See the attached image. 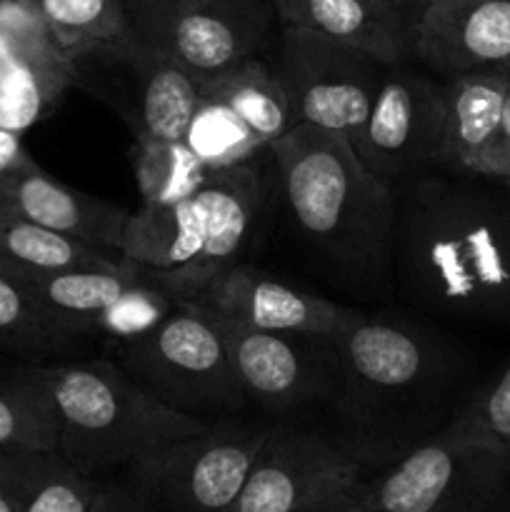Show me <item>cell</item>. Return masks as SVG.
Returning a JSON list of instances; mask_svg holds the SVG:
<instances>
[{
	"label": "cell",
	"mask_w": 510,
	"mask_h": 512,
	"mask_svg": "<svg viewBox=\"0 0 510 512\" xmlns=\"http://www.w3.org/2000/svg\"><path fill=\"white\" fill-rule=\"evenodd\" d=\"M90 512H153V505L135 488H125V485H115L105 480L100 498L95 500Z\"/></svg>",
	"instance_id": "d6a6232c"
},
{
	"label": "cell",
	"mask_w": 510,
	"mask_h": 512,
	"mask_svg": "<svg viewBox=\"0 0 510 512\" xmlns=\"http://www.w3.org/2000/svg\"><path fill=\"white\" fill-rule=\"evenodd\" d=\"M45 375L58 410V453L93 478L210 425L160 403L110 358L53 365Z\"/></svg>",
	"instance_id": "277c9868"
},
{
	"label": "cell",
	"mask_w": 510,
	"mask_h": 512,
	"mask_svg": "<svg viewBox=\"0 0 510 512\" xmlns=\"http://www.w3.org/2000/svg\"><path fill=\"white\" fill-rule=\"evenodd\" d=\"M423 3H428V0H410V5H413V8H415V10H418V8H420V5H423Z\"/></svg>",
	"instance_id": "f35d334b"
},
{
	"label": "cell",
	"mask_w": 510,
	"mask_h": 512,
	"mask_svg": "<svg viewBox=\"0 0 510 512\" xmlns=\"http://www.w3.org/2000/svg\"><path fill=\"white\" fill-rule=\"evenodd\" d=\"M508 190H510V188H508Z\"/></svg>",
	"instance_id": "60d3db41"
},
{
	"label": "cell",
	"mask_w": 510,
	"mask_h": 512,
	"mask_svg": "<svg viewBox=\"0 0 510 512\" xmlns=\"http://www.w3.org/2000/svg\"><path fill=\"white\" fill-rule=\"evenodd\" d=\"M133 173L143 205H170L198 193L210 170L185 140H133Z\"/></svg>",
	"instance_id": "4316f807"
},
{
	"label": "cell",
	"mask_w": 510,
	"mask_h": 512,
	"mask_svg": "<svg viewBox=\"0 0 510 512\" xmlns=\"http://www.w3.org/2000/svg\"><path fill=\"white\" fill-rule=\"evenodd\" d=\"M73 88L108 105L133 140H185L198 105V80L138 33L70 58Z\"/></svg>",
	"instance_id": "52a82bcc"
},
{
	"label": "cell",
	"mask_w": 510,
	"mask_h": 512,
	"mask_svg": "<svg viewBox=\"0 0 510 512\" xmlns=\"http://www.w3.org/2000/svg\"><path fill=\"white\" fill-rule=\"evenodd\" d=\"M443 435L483 443L510 458V363L490 383L475 390Z\"/></svg>",
	"instance_id": "f546056e"
},
{
	"label": "cell",
	"mask_w": 510,
	"mask_h": 512,
	"mask_svg": "<svg viewBox=\"0 0 510 512\" xmlns=\"http://www.w3.org/2000/svg\"><path fill=\"white\" fill-rule=\"evenodd\" d=\"M280 25H298L353 45L385 65L413 60V18L373 0H273Z\"/></svg>",
	"instance_id": "ffe728a7"
},
{
	"label": "cell",
	"mask_w": 510,
	"mask_h": 512,
	"mask_svg": "<svg viewBox=\"0 0 510 512\" xmlns=\"http://www.w3.org/2000/svg\"><path fill=\"white\" fill-rule=\"evenodd\" d=\"M273 70L288 95L295 125L350 135L368 115L385 63L315 30L280 25Z\"/></svg>",
	"instance_id": "8fae6325"
},
{
	"label": "cell",
	"mask_w": 510,
	"mask_h": 512,
	"mask_svg": "<svg viewBox=\"0 0 510 512\" xmlns=\"http://www.w3.org/2000/svg\"><path fill=\"white\" fill-rule=\"evenodd\" d=\"M208 220L200 190L170 205H140L125 223L120 255L128 268L158 283L178 300L193 303L203 293V260Z\"/></svg>",
	"instance_id": "2e32d148"
},
{
	"label": "cell",
	"mask_w": 510,
	"mask_h": 512,
	"mask_svg": "<svg viewBox=\"0 0 510 512\" xmlns=\"http://www.w3.org/2000/svg\"><path fill=\"white\" fill-rule=\"evenodd\" d=\"M58 435V410L45 368L0 370V453H53Z\"/></svg>",
	"instance_id": "484cf974"
},
{
	"label": "cell",
	"mask_w": 510,
	"mask_h": 512,
	"mask_svg": "<svg viewBox=\"0 0 510 512\" xmlns=\"http://www.w3.org/2000/svg\"><path fill=\"white\" fill-rule=\"evenodd\" d=\"M8 190L10 210L23 218L120 255L125 223L130 218L128 210L120 205L68 188L35 163L8 175Z\"/></svg>",
	"instance_id": "ac0fdd59"
},
{
	"label": "cell",
	"mask_w": 510,
	"mask_h": 512,
	"mask_svg": "<svg viewBox=\"0 0 510 512\" xmlns=\"http://www.w3.org/2000/svg\"><path fill=\"white\" fill-rule=\"evenodd\" d=\"M473 373V353L425 315L350 308L335 333L328 428L375 473L453 423Z\"/></svg>",
	"instance_id": "6da1fadb"
},
{
	"label": "cell",
	"mask_w": 510,
	"mask_h": 512,
	"mask_svg": "<svg viewBox=\"0 0 510 512\" xmlns=\"http://www.w3.org/2000/svg\"><path fill=\"white\" fill-rule=\"evenodd\" d=\"M175 0H123L128 18L133 23V30L143 40L153 43L158 35L160 25H163L165 15L173 8Z\"/></svg>",
	"instance_id": "1f68e13d"
},
{
	"label": "cell",
	"mask_w": 510,
	"mask_h": 512,
	"mask_svg": "<svg viewBox=\"0 0 510 512\" xmlns=\"http://www.w3.org/2000/svg\"><path fill=\"white\" fill-rule=\"evenodd\" d=\"M0 512H20L18 503H15V498H13V493L5 488L3 480H0Z\"/></svg>",
	"instance_id": "d590c367"
},
{
	"label": "cell",
	"mask_w": 510,
	"mask_h": 512,
	"mask_svg": "<svg viewBox=\"0 0 510 512\" xmlns=\"http://www.w3.org/2000/svg\"><path fill=\"white\" fill-rule=\"evenodd\" d=\"M508 88L510 68L505 65L468 70L443 80V173L480 178L485 155L498 135Z\"/></svg>",
	"instance_id": "d6986e66"
},
{
	"label": "cell",
	"mask_w": 510,
	"mask_h": 512,
	"mask_svg": "<svg viewBox=\"0 0 510 512\" xmlns=\"http://www.w3.org/2000/svg\"><path fill=\"white\" fill-rule=\"evenodd\" d=\"M198 93L213 100L243 130L258 153L268 150L295 125L283 83L260 58H250L225 73L198 80Z\"/></svg>",
	"instance_id": "7402d4cb"
},
{
	"label": "cell",
	"mask_w": 510,
	"mask_h": 512,
	"mask_svg": "<svg viewBox=\"0 0 510 512\" xmlns=\"http://www.w3.org/2000/svg\"><path fill=\"white\" fill-rule=\"evenodd\" d=\"M120 265H123V255L55 233L23 218L15 210L0 213V270L20 283L68 273V270H113Z\"/></svg>",
	"instance_id": "603a6c76"
},
{
	"label": "cell",
	"mask_w": 510,
	"mask_h": 512,
	"mask_svg": "<svg viewBox=\"0 0 510 512\" xmlns=\"http://www.w3.org/2000/svg\"><path fill=\"white\" fill-rule=\"evenodd\" d=\"M413 58L440 80L510 65V0H428L413 15Z\"/></svg>",
	"instance_id": "9a60e30c"
},
{
	"label": "cell",
	"mask_w": 510,
	"mask_h": 512,
	"mask_svg": "<svg viewBox=\"0 0 510 512\" xmlns=\"http://www.w3.org/2000/svg\"><path fill=\"white\" fill-rule=\"evenodd\" d=\"M370 470L325 425L280 418L230 512H323L355 498Z\"/></svg>",
	"instance_id": "9c48e42d"
},
{
	"label": "cell",
	"mask_w": 510,
	"mask_h": 512,
	"mask_svg": "<svg viewBox=\"0 0 510 512\" xmlns=\"http://www.w3.org/2000/svg\"><path fill=\"white\" fill-rule=\"evenodd\" d=\"M365 512H510V458L438 433L363 480Z\"/></svg>",
	"instance_id": "8992f818"
},
{
	"label": "cell",
	"mask_w": 510,
	"mask_h": 512,
	"mask_svg": "<svg viewBox=\"0 0 510 512\" xmlns=\"http://www.w3.org/2000/svg\"><path fill=\"white\" fill-rule=\"evenodd\" d=\"M68 340L33 293L0 270V345L28 353H53Z\"/></svg>",
	"instance_id": "f1b7e54d"
},
{
	"label": "cell",
	"mask_w": 510,
	"mask_h": 512,
	"mask_svg": "<svg viewBox=\"0 0 510 512\" xmlns=\"http://www.w3.org/2000/svg\"><path fill=\"white\" fill-rule=\"evenodd\" d=\"M113 355L160 403L205 423L235 418L250 408L223 338L198 303L180 300L155 328L115 340Z\"/></svg>",
	"instance_id": "5b68a950"
},
{
	"label": "cell",
	"mask_w": 510,
	"mask_h": 512,
	"mask_svg": "<svg viewBox=\"0 0 510 512\" xmlns=\"http://www.w3.org/2000/svg\"><path fill=\"white\" fill-rule=\"evenodd\" d=\"M73 88L70 60L30 0H0V128L23 133Z\"/></svg>",
	"instance_id": "5bb4252c"
},
{
	"label": "cell",
	"mask_w": 510,
	"mask_h": 512,
	"mask_svg": "<svg viewBox=\"0 0 510 512\" xmlns=\"http://www.w3.org/2000/svg\"><path fill=\"white\" fill-rule=\"evenodd\" d=\"M480 178L493 180V183L503 185V188H510V88L508 95H505L498 135H495L493 145H490L488 155H485Z\"/></svg>",
	"instance_id": "4dcf8cb0"
},
{
	"label": "cell",
	"mask_w": 510,
	"mask_h": 512,
	"mask_svg": "<svg viewBox=\"0 0 510 512\" xmlns=\"http://www.w3.org/2000/svg\"><path fill=\"white\" fill-rule=\"evenodd\" d=\"M0 480L20 512H90L105 483L75 468L58 450L0 453Z\"/></svg>",
	"instance_id": "cb8c5ba5"
},
{
	"label": "cell",
	"mask_w": 510,
	"mask_h": 512,
	"mask_svg": "<svg viewBox=\"0 0 510 512\" xmlns=\"http://www.w3.org/2000/svg\"><path fill=\"white\" fill-rule=\"evenodd\" d=\"M508 68H510V65H508Z\"/></svg>",
	"instance_id": "ab89813d"
},
{
	"label": "cell",
	"mask_w": 510,
	"mask_h": 512,
	"mask_svg": "<svg viewBox=\"0 0 510 512\" xmlns=\"http://www.w3.org/2000/svg\"><path fill=\"white\" fill-rule=\"evenodd\" d=\"M323 512H365V510H360L358 505H355V500H348L345 505H338V508H330V510H323Z\"/></svg>",
	"instance_id": "74e56055"
},
{
	"label": "cell",
	"mask_w": 510,
	"mask_h": 512,
	"mask_svg": "<svg viewBox=\"0 0 510 512\" xmlns=\"http://www.w3.org/2000/svg\"><path fill=\"white\" fill-rule=\"evenodd\" d=\"M10 210V190H8V178L0 175V213Z\"/></svg>",
	"instance_id": "8d00e7d4"
},
{
	"label": "cell",
	"mask_w": 510,
	"mask_h": 512,
	"mask_svg": "<svg viewBox=\"0 0 510 512\" xmlns=\"http://www.w3.org/2000/svg\"><path fill=\"white\" fill-rule=\"evenodd\" d=\"M275 20L273 0H175L153 45L195 80L213 78L258 58Z\"/></svg>",
	"instance_id": "4fadbf2b"
},
{
	"label": "cell",
	"mask_w": 510,
	"mask_h": 512,
	"mask_svg": "<svg viewBox=\"0 0 510 512\" xmlns=\"http://www.w3.org/2000/svg\"><path fill=\"white\" fill-rule=\"evenodd\" d=\"M65 58L133 35L123 0H30Z\"/></svg>",
	"instance_id": "83f0119b"
},
{
	"label": "cell",
	"mask_w": 510,
	"mask_h": 512,
	"mask_svg": "<svg viewBox=\"0 0 510 512\" xmlns=\"http://www.w3.org/2000/svg\"><path fill=\"white\" fill-rule=\"evenodd\" d=\"M193 303L260 330L318 338H333L350 310L245 263L223 270Z\"/></svg>",
	"instance_id": "e0dca14e"
},
{
	"label": "cell",
	"mask_w": 510,
	"mask_h": 512,
	"mask_svg": "<svg viewBox=\"0 0 510 512\" xmlns=\"http://www.w3.org/2000/svg\"><path fill=\"white\" fill-rule=\"evenodd\" d=\"M275 420L220 418L125 468L130 488L163 512H230Z\"/></svg>",
	"instance_id": "ba28073f"
},
{
	"label": "cell",
	"mask_w": 510,
	"mask_h": 512,
	"mask_svg": "<svg viewBox=\"0 0 510 512\" xmlns=\"http://www.w3.org/2000/svg\"><path fill=\"white\" fill-rule=\"evenodd\" d=\"M205 313L223 338L250 405L280 420L328 403L335 383V335L273 333L213 310Z\"/></svg>",
	"instance_id": "7c38bea8"
},
{
	"label": "cell",
	"mask_w": 510,
	"mask_h": 512,
	"mask_svg": "<svg viewBox=\"0 0 510 512\" xmlns=\"http://www.w3.org/2000/svg\"><path fill=\"white\" fill-rule=\"evenodd\" d=\"M363 168L390 190L435 173L443 163V80L408 63L385 65L368 115L348 135Z\"/></svg>",
	"instance_id": "30bf717a"
},
{
	"label": "cell",
	"mask_w": 510,
	"mask_h": 512,
	"mask_svg": "<svg viewBox=\"0 0 510 512\" xmlns=\"http://www.w3.org/2000/svg\"><path fill=\"white\" fill-rule=\"evenodd\" d=\"M200 198L208 220L203 260H200V278L205 290L223 270L240 263V255L255 238L268 190L258 165L248 160L233 168L210 170L205 183L200 185Z\"/></svg>",
	"instance_id": "44dd1931"
},
{
	"label": "cell",
	"mask_w": 510,
	"mask_h": 512,
	"mask_svg": "<svg viewBox=\"0 0 510 512\" xmlns=\"http://www.w3.org/2000/svg\"><path fill=\"white\" fill-rule=\"evenodd\" d=\"M140 280L143 275L123 263L113 270H68V273L48 275V278L23 280V285L43 305L55 325L73 340L78 335H93L98 320L118 300H123Z\"/></svg>",
	"instance_id": "d4e9b609"
},
{
	"label": "cell",
	"mask_w": 510,
	"mask_h": 512,
	"mask_svg": "<svg viewBox=\"0 0 510 512\" xmlns=\"http://www.w3.org/2000/svg\"><path fill=\"white\" fill-rule=\"evenodd\" d=\"M373 3L383 5V8L393 10V13L408 15V18H413V15H415V8L410 5V0H373Z\"/></svg>",
	"instance_id": "e575fe53"
},
{
	"label": "cell",
	"mask_w": 510,
	"mask_h": 512,
	"mask_svg": "<svg viewBox=\"0 0 510 512\" xmlns=\"http://www.w3.org/2000/svg\"><path fill=\"white\" fill-rule=\"evenodd\" d=\"M395 298L430 320L510 325V190L443 170L400 185Z\"/></svg>",
	"instance_id": "7a4b0ae2"
},
{
	"label": "cell",
	"mask_w": 510,
	"mask_h": 512,
	"mask_svg": "<svg viewBox=\"0 0 510 512\" xmlns=\"http://www.w3.org/2000/svg\"><path fill=\"white\" fill-rule=\"evenodd\" d=\"M28 165H33V158L25 153L20 135L13 133V130L0 128V175L8 178V175L28 168Z\"/></svg>",
	"instance_id": "836d02e7"
},
{
	"label": "cell",
	"mask_w": 510,
	"mask_h": 512,
	"mask_svg": "<svg viewBox=\"0 0 510 512\" xmlns=\"http://www.w3.org/2000/svg\"><path fill=\"white\" fill-rule=\"evenodd\" d=\"M273 195L315 278L363 305L395 298V193L370 175L348 135L293 125L268 148Z\"/></svg>",
	"instance_id": "3957f363"
}]
</instances>
